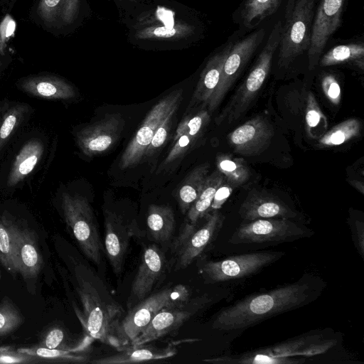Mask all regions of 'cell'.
Wrapping results in <instances>:
<instances>
[{"label":"cell","instance_id":"obj_47","mask_svg":"<svg viewBox=\"0 0 364 364\" xmlns=\"http://www.w3.org/2000/svg\"><path fill=\"white\" fill-rule=\"evenodd\" d=\"M8 65V60L3 57H0V75Z\"/></svg>","mask_w":364,"mask_h":364},{"label":"cell","instance_id":"obj_23","mask_svg":"<svg viewBox=\"0 0 364 364\" xmlns=\"http://www.w3.org/2000/svg\"><path fill=\"white\" fill-rule=\"evenodd\" d=\"M285 0H243L232 15L237 31L245 35L278 12Z\"/></svg>","mask_w":364,"mask_h":364},{"label":"cell","instance_id":"obj_26","mask_svg":"<svg viewBox=\"0 0 364 364\" xmlns=\"http://www.w3.org/2000/svg\"><path fill=\"white\" fill-rule=\"evenodd\" d=\"M112 355L97 358L91 361L95 364H129L166 359L177 353L173 344L165 348H159L146 343L130 345Z\"/></svg>","mask_w":364,"mask_h":364},{"label":"cell","instance_id":"obj_28","mask_svg":"<svg viewBox=\"0 0 364 364\" xmlns=\"http://www.w3.org/2000/svg\"><path fill=\"white\" fill-rule=\"evenodd\" d=\"M32 112L31 107L26 103H4L0 119V153Z\"/></svg>","mask_w":364,"mask_h":364},{"label":"cell","instance_id":"obj_8","mask_svg":"<svg viewBox=\"0 0 364 364\" xmlns=\"http://www.w3.org/2000/svg\"><path fill=\"white\" fill-rule=\"evenodd\" d=\"M190 299L189 289L179 284L149 295L129 309L122 321L123 334L129 346L159 311L164 309L183 306Z\"/></svg>","mask_w":364,"mask_h":364},{"label":"cell","instance_id":"obj_4","mask_svg":"<svg viewBox=\"0 0 364 364\" xmlns=\"http://www.w3.org/2000/svg\"><path fill=\"white\" fill-rule=\"evenodd\" d=\"M336 343V340L321 333H307L272 346L203 361L220 364H299L305 363L307 358L323 353Z\"/></svg>","mask_w":364,"mask_h":364},{"label":"cell","instance_id":"obj_38","mask_svg":"<svg viewBox=\"0 0 364 364\" xmlns=\"http://www.w3.org/2000/svg\"><path fill=\"white\" fill-rule=\"evenodd\" d=\"M199 138L188 134L181 135L173 141V145L159 166V170L168 168L180 162L187 153L191 151Z\"/></svg>","mask_w":364,"mask_h":364},{"label":"cell","instance_id":"obj_3","mask_svg":"<svg viewBox=\"0 0 364 364\" xmlns=\"http://www.w3.org/2000/svg\"><path fill=\"white\" fill-rule=\"evenodd\" d=\"M320 0H285L279 46L274 63L287 70L305 58L311 45L312 27Z\"/></svg>","mask_w":364,"mask_h":364},{"label":"cell","instance_id":"obj_19","mask_svg":"<svg viewBox=\"0 0 364 364\" xmlns=\"http://www.w3.org/2000/svg\"><path fill=\"white\" fill-rule=\"evenodd\" d=\"M273 134L269 123L255 117L230 132L228 141L236 153L254 156L269 145Z\"/></svg>","mask_w":364,"mask_h":364},{"label":"cell","instance_id":"obj_21","mask_svg":"<svg viewBox=\"0 0 364 364\" xmlns=\"http://www.w3.org/2000/svg\"><path fill=\"white\" fill-rule=\"evenodd\" d=\"M235 36L236 33L235 31L208 60L200 74L187 108V112L191 111L200 105H202L201 107H207V105L219 82L224 62L232 46Z\"/></svg>","mask_w":364,"mask_h":364},{"label":"cell","instance_id":"obj_10","mask_svg":"<svg viewBox=\"0 0 364 364\" xmlns=\"http://www.w3.org/2000/svg\"><path fill=\"white\" fill-rule=\"evenodd\" d=\"M182 99L183 90L178 89L151 108L123 152L119 163L121 169L132 168L141 162L157 128L171 110L178 108Z\"/></svg>","mask_w":364,"mask_h":364},{"label":"cell","instance_id":"obj_30","mask_svg":"<svg viewBox=\"0 0 364 364\" xmlns=\"http://www.w3.org/2000/svg\"><path fill=\"white\" fill-rule=\"evenodd\" d=\"M224 179L223 175L218 170L207 176L198 198L186 213L185 225H196L209 213L215 193Z\"/></svg>","mask_w":364,"mask_h":364},{"label":"cell","instance_id":"obj_49","mask_svg":"<svg viewBox=\"0 0 364 364\" xmlns=\"http://www.w3.org/2000/svg\"><path fill=\"white\" fill-rule=\"evenodd\" d=\"M0 279H1V272H0Z\"/></svg>","mask_w":364,"mask_h":364},{"label":"cell","instance_id":"obj_14","mask_svg":"<svg viewBox=\"0 0 364 364\" xmlns=\"http://www.w3.org/2000/svg\"><path fill=\"white\" fill-rule=\"evenodd\" d=\"M348 0H320L315 14L308 53L309 71H314L332 36L341 28Z\"/></svg>","mask_w":364,"mask_h":364},{"label":"cell","instance_id":"obj_18","mask_svg":"<svg viewBox=\"0 0 364 364\" xmlns=\"http://www.w3.org/2000/svg\"><path fill=\"white\" fill-rule=\"evenodd\" d=\"M165 267V255L156 245H151L144 248L127 299L129 309L149 296L164 273Z\"/></svg>","mask_w":364,"mask_h":364},{"label":"cell","instance_id":"obj_6","mask_svg":"<svg viewBox=\"0 0 364 364\" xmlns=\"http://www.w3.org/2000/svg\"><path fill=\"white\" fill-rule=\"evenodd\" d=\"M266 23L245 35L235 31L236 36L224 62L219 82L207 105L210 113L219 107L236 80L259 50L269 31Z\"/></svg>","mask_w":364,"mask_h":364},{"label":"cell","instance_id":"obj_12","mask_svg":"<svg viewBox=\"0 0 364 364\" xmlns=\"http://www.w3.org/2000/svg\"><path fill=\"white\" fill-rule=\"evenodd\" d=\"M284 255L282 252H262L239 255L219 261H205L200 267L206 283L237 279L253 274Z\"/></svg>","mask_w":364,"mask_h":364},{"label":"cell","instance_id":"obj_41","mask_svg":"<svg viewBox=\"0 0 364 364\" xmlns=\"http://www.w3.org/2000/svg\"><path fill=\"white\" fill-rule=\"evenodd\" d=\"M321 87L327 98L335 105L341 102V87L333 74L326 73L321 78Z\"/></svg>","mask_w":364,"mask_h":364},{"label":"cell","instance_id":"obj_5","mask_svg":"<svg viewBox=\"0 0 364 364\" xmlns=\"http://www.w3.org/2000/svg\"><path fill=\"white\" fill-rule=\"evenodd\" d=\"M281 28L282 21L279 18L269 29L262 47L258 51L255 62L245 79L215 118L217 124H221L224 122L228 124L235 122L250 107L274 64L280 40Z\"/></svg>","mask_w":364,"mask_h":364},{"label":"cell","instance_id":"obj_48","mask_svg":"<svg viewBox=\"0 0 364 364\" xmlns=\"http://www.w3.org/2000/svg\"><path fill=\"white\" fill-rule=\"evenodd\" d=\"M3 106H4V103L3 102H0V119H1V112H2Z\"/></svg>","mask_w":364,"mask_h":364},{"label":"cell","instance_id":"obj_11","mask_svg":"<svg viewBox=\"0 0 364 364\" xmlns=\"http://www.w3.org/2000/svg\"><path fill=\"white\" fill-rule=\"evenodd\" d=\"M205 222L199 228L195 225H183L173 245L174 270L186 268L198 257L215 238L225 217L218 210L205 216Z\"/></svg>","mask_w":364,"mask_h":364},{"label":"cell","instance_id":"obj_32","mask_svg":"<svg viewBox=\"0 0 364 364\" xmlns=\"http://www.w3.org/2000/svg\"><path fill=\"white\" fill-rule=\"evenodd\" d=\"M210 165L202 164L194 168L185 178L178 191L181 211L186 214L198 198L208 176Z\"/></svg>","mask_w":364,"mask_h":364},{"label":"cell","instance_id":"obj_39","mask_svg":"<svg viewBox=\"0 0 364 364\" xmlns=\"http://www.w3.org/2000/svg\"><path fill=\"white\" fill-rule=\"evenodd\" d=\"M178 108L171 110L157 128L144 158H150L159 152L168 140L171 129L173 119Z\"/></svg>","mask_w":364,"mask_h":364},{"label":"cell","instance_id":"obj_17","mask_svg":"<svg viewBox=\"0 0 364 364\" xmlns=\"http://www.w3.org/2000/svg\"><path fill=\"white\" fill-rule=\"evenodd\" d=\"M46 148V139L40 134L24 140L11 159L3 180V187L9 190L22 184L41 162Z\"/></svg>","mask_w":364,"mask_h":364},{"label":"cell","instance_id":"obj_7","mask_svg":"<svg viewBox=\"0 0 364 364\" xmlns=\"http://www.w3.org/2000/svg\"><path fill=\"white\" fill-rule=\"evenodd\" d=\"M61 208L68 227L84 255L95 264L102 261L103 249L97 221L87 199L75 193L63 192Z\"/></svg>","mask_w":364,"mask_h":364},{"label":"cell","instance_id":"obj_27","mask_svg":"<svg viewBox=\"0 0 364 364\" xmlns=\"http://www.w3.org/2000/svg\"><path fill=\"white\" fill-rule=\"evenodd\" d=\"M350 64L364 69V42L363 38L335 45L321 55L317 67L327 68Z\"/></svg>","mask_w":364,"mask_h":364},{"label":"cell","instance_id":"obj_33","mask_svg":"<svg viewBox=\"0 0 364 364\" xmlns=\"http://www.w3.org/2000/svg\"><path fill=\"white\" fill-rule=\"evenodd\" d=\"M245 162L227 154H220L216 157L218 171L233 187L243 185L250 178V169Z\"/></svg>","mask_w":364,"mask_h":364},{"label":"cell","instance_id":"obj_13","mask_svg":"<svg viewBox=\"0 0 364 364\" xmlns=\"http://www.w3.org/2000/svg\"><path fill=\"white\" fill-rule=\"evenodd\" d=\"M104 246L106 255L114 272L119 274L124 267L126 253L132 237L144 235L135 218H126L109 209L103 210Z\"/></svg>","mask_w":364,"mask_h":364},{"label":"cell","instance_id":"obj_46","mask_svg":"<svg viewBox=\"0 0 364 364\" xmlns=\"http://www.w3.org/2000/svg\"><path fill=\"white\" fill-rule=\"evenodd\" d=\"M232 187L233 186L230 183L224 179L215 193L210 206V210H216L222 207L232 192Z\"/></svg>","mask_w":364,"mask_h":364},{"label":"cell","instance_id":"obj_1","mask_svg":"<svg viewBox=\"0 0 364 364\" xmlns=\"http://www.w3.org/2000/svg\"><path fill=\"white\" fill-rule=\"evenodd\" d=\"M324 287L321 279L304 274L294 282L250 295L223 309L216 316L212 327L224 331L246 329L314 301Z\"/></svg>","mask_w":364,"mask_h":364},{"label":"cell","instance_id":"obj_29","mask_svg":"<svg viewBox=\"0 0 364 364\" xmlns=\"http://www.w3.org/2000/svg\"><path fill=\"white\" fill-rule=\"evenodd\" d=\"M170 11H165L164 18L153 21L150 26L141 28L137 32V37L141 39H177L189 35L193 27L183 23L176 22L172 18Z\"/></svg>","mask_w":364,"mask_h":364},{"label":"cell","instance_id":"obj_15","mask_svg":"<svg viewBox=\"0 0 364 364\" xmlns=\"http://www.w3.org/2000/svg\"><path fill=\"white\" fill-rule=\"evenodd\" d=\"M125 125L119 113L108 114L99 121L80 129L75 134L81 152L91 157L112 148L118 141Z\"/></svg>","mask_w":364,"mask_h":364},{"label":"cell","instance_id":"obj_2","mask_svg":"<svg viewBox=\"0 0 364 364\" xmlns=\"http://www.w3.org/2000/svg\"><path fill=\"white\" fill-rule=\"evenodd\" d=\"M75 279L81 304V310H77L76 314L86 334L117 351L128 346L122 328L124 311L103 281L83 265L76 268Z\"/></svg>","mask_w":364,"mask_h":364},{"label":"cell","instance_id":"obj_44","mask_svg":"<svg viewBox=\"0 0 364 364\" xmlns=\"http://www.w3.org/2000/svg\"><path fill=\"white\" fill-rule=\"evenodd\" d=\"M35 355L9 350H0V364L38 363Z\"/></svg>","mask_w":364,"mask_h":364},{"label":"cell","instance_id":"obj_50","mask_svg":"<svg viewBox=\"0 0 364 364\" xmlns=\"http://www.w3.org/2000/svg\"><path fill=\"white\" fill-rule=\"evenodd\" d=\"M10 1H11L12 0H9Z\"/></svg>","mask_w":364,"mask_h":364},{"label":"cell","instance_id":"obj_20","mask_svg":"<svg viewBox=\"0 0 364 364\" xmlns=\"http://www.w3.org/2000/svg\"><path fill=\"white\" fill-rule=\"evenodd\" d=\"M18 90L46 100H70L77 95L75 87L59 76L41 73L31 75L16 82Z\"/></svg>","mask_w":364,"mask_h":364},{"label":"cell","instance_id":"obj_22","mask_svg":"<svg viewBox=\"0 0 364 364\" xmlns=\"http://www.w3.org/2000/svg\"><path fill=\"white\" fill-rule=\"evenodd\" d=\"M239 213L245 220L263 218H295L296 212L279 199L267 193L254 191L240 206Z\"/></svg>","mask_w":364,"mask_h":364},{"label":"cell","instance_id":"obj_40","mask_svg":"<svg viewBox=\"0 0 364 364\" xmlns=\"http://www.w3.org/2000/svg\"><path fill=\"white\" fill-rule=\"evenodd\" d=\"M83 350H61L40 348L36 350L34 355H37L41 358L55 360L61 362L86 363L87 362V356L78 354L77 353V351Z\"/></svg>","mask_w":364,"mask_h":364},{"label":"cell","instance_id":"obj_37","mask_svg":"<svg viewBox=\"0 0 364 364\" xmlns=\"http://www.w3.org/2000/svg\"><path fill=\"white\" fill-rule=\"evenodd\" d=\"M23 322L19 310L8 297H4L0 303V336L11 333Z\"/></svg>","mask_w":364,"mask_h":364},{"label":"cell","instance_id":"obj_25","mask_svg":"<svg viewBox=\"0 0 364 364\" xmlns=\"http://www.w3.org/2000/svg\"><path fill=\"white\" fill-rule=\"evenodd\" d=\"M80 7V0H38L36 16L46 28L58 29L74 23Z\"/></svg>","mask_w":364,"mask_h":364},{"label":"cell","instance_id":"obj_42","mask_svg":"<svg viewBox=\"0 0 364 364\" xmlns=\"http://www.w3.org/2000/svg\"><path fill=\"white\" fill-rule=\"evenodd\" d=\"M352 240L355 247L361 257L364 255V222L363 220L353 218L348 220Z\"/></svg>","mask_w":364,"mask_h":364},{"label":"cell","instance_id":"obj_34","mask_svg":"<svg viewBox=\"0 0 364 364\" xmlns=\"http://www.w3.org/2000/svg\"><path fill=\"white\" fill-rule=\"evenodd\" d=\"M361 129L358 119H346L323 134L318 140V146L332 147L343 144L360 134Z\"/></svg>","mask_w":364,"mask_h":364},{"label":"cell","instance_id":"obj_16","mask_svg":"<svg viewBox=\"0 0 364 364\" xmlns=\"http://www.w3.org/2000/svg\"><path fill=\"white\" fill-rule=\"evenodd\" d=\"M209 301L208 297L204 295L191 299L183 306L161 310L131 345L147 343L176 331Z\"/></svg>","mask_w":364,"mask_h":364},{"label":"cell","instance_id":"obj_31","mask_svg":"<svg viewBox=\"0 0 364 364\" xmlns=\"http://www.w3.org/2000/svg\"><path fill=\"white\" fill-rule=\"evenodd\" d=\"M147 226L152 237L158 242H165L175 230V215L168 205H151L148 208Z\"/></svg>","mask_w":364,"mask_h":364},{"label":"cell","instance_id":"obj_43","mask_svg":"<svg viewBox=\"0 0 364 364\" xmlns=\"http://www.w3.org/2000/svg\"><path fill=\"white\" fill-rule=\"evenodd\" d=\"M65 333L63 331L59 328L51 329L46 335L44 341V348L48 349H61V350H83V349H72L68 347L65 341Z\"/></svg>","mask_w":364,"mask_h":364},{"label":"cell","instance_id":"obj_45","mask_svg":"<svg viewBox=\"0 0 364 364\" xmlns=\"http://www.w3.org/2000/svg\"><path fill=\"white\" fill-rule=\"evenodd\" d=\"M323 114L314 98V96L310 93L307 99V107L306 112V122L309 131L315 127L322 118Z\"/></svg>","mask_w":364,"mask_h":364},{"label":"cell","instance_id":"obj_9","mask_svg":"<svg viewBox=\"0 0 364 364\" xmlns=\"http://www.w3.org/2000/svg\"><path fill=\"white\" fill-rule=\"evenodd\" d=\"M314 232L287 218L257 219L242 224L229 242L232 245L290 242Z\"/></svg>","mask_w":364,"mask_h":364},{"label":"cell","instance_id":"obj_35","mask_svg":"<svg viewBox=\"0 0 364 364\" xmlns=\"http://www.w3.org/2000/svg\"><path fill=\"white\" fill-rule=\"evenodd\" d=\"M16 225L0 218V262L11 272H16L14 262V238Z\"/></svg>","mask_w":364,"mask_h":364},{"label":"cell","instance_id":"obj_36","mask_svg":"<svg viewBox=\"0 0 364 364\" xmlns=\"http://www.w3.org/2000/svg\"><path fill=\"white\" fill-rule=\"evenodd\" d=\"M210 114L207 107H201L198 112L184 117L176 127L173 141L183 134L200 137L210 121Z\"/></svg>","mask_w":364,"mask_h":364},{"label":"cell","instance_id":"obj_24","mask_svg":"<svg viewBox=\"0 0 364 364\" xmlns=\"http://www.w3.org/2000/svg\"><path fill=\"white\" fill-rule=\"evenodd\" d=\"M14 255L16 272L26 279L36 278L43 261L32 231L16 227Z\"/></svg>","mask_w":364,"mask_h":364}]
</instances>
